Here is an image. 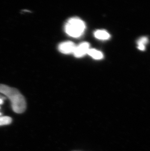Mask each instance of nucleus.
Returning <instances> with one entry per match:
<instances>
[{
	"label": "nucleus",
	"instance_id": "423d86ee",
	"mask_svg": "<svg viewBox=\"0 0 150 151\" xmlns=\"http://www.w3.org/2000/svg\"><path fill=\"white\" fill-rule=\"evenodd\" d=\"M87 54L90 56L92 58L96 60H99L103 58L104 55L101 52L96 50V49H89L88 50Z\"/></svg>",
	"mask_w": 150,
	"mask_h": 151
},
{
	"label": "nucleus",
	"instance_id": "1a4fd4ad",
	"mask_svg": "<svg viewBox=\"0 0 150 151\" xmlns=\"http://www.w3.org/2000/svg\"><path fill=\"white\" fill-rule=\"evenodd\" d=\"M4 99H5V97L0 95V105H1L3 104ZM0 109H1V107H0Z\"/></svg>",
	"mask_w": 150,
	"mask_h": 151
},
{
	"label": "nucleus",
	"instance_id": "20e7f679",
	"mask_svg": "<svg viewBox=\"0 0 150 151\" xmlns=\"http://www.w3.org/2000/svg\"><path fill=\"white\" fill-rule=\"evenodd\" d=\"M76 47L75 44L72 42H65L59 45V50L64 54H70L74 52Z\"/></svg>",
	"mask_w": 150,
	"mask_h": 151
},
{
	"label": "nucleus",
	"instance_id": "39448f33",
	"mask_svg": "<svg viewBox=\"0 0 150 151\" xmlns=\"http://www.w3.org/2000/svg\"><path fill=\"white\" fill-rule=\"evenodd\" d=\"M95 37L99 40H106L110 38V35L104 30H98L94 33Z\"/></svg>",
	"mask_w": 150,
	"mask_h": 151
},
{
	"label": "nucleus",
	"instance_id": "0eeeda50",
	"mask_svg": "<svg viewBox=\"0 0 150 151\" xmlns=\"http://www.w3.org/2000/svg\"><path fill=\"white\" fill-rule=\"evenodd\" d=\"M148 43V39L146 37L140 38L137 41V48L140 50H145V45Z\"/></svg>",
	"mask_w": 150,
	"mask_h": 151
},
{
	"label": "nucleus",
	"instance_id": "7ed1b4c3",
	"mask_svg": "<svg viewBox=\"0 0 150 151\" xmlns=\"http://www.w3.org/2000/svg\"><path fill=\"white\" fill-rule=\"evenodd\" d=\"M89 44L87 42H83L79 44V46H76L74 50V56L76 58H80L82 57L87 53L89 50Z\"/></svg>",
	"mask_w": 150,
	"mask_h": 151
},
{
	"label": "nucleus",
	"instance_id": "f03ea898",
	"mask_svg": "<svg viewBox=\"0 0 150 151\" xmlns=\"http://www.w3.org/2000/svg\"><path fill=\"white\" fill-rule=\"evenodd\" d=\"M64 29L68 35L74 38H78L82 35L85 30V23L78 18H72L68 20Z\"/></svg>",
	"mask_w": 150,
	"mask_h": 151
},
{
	"label": "nucleus",
	"instance_id": "6e6552de",
	"mask_svg": "<svg viewBox=\"0 0 150 151\" xmlns=\"http://www.w3.org/2000/svg\"><path fill=\"white\" fill-rule=\"evenodd\" d=\"M11 122V118L9 116H0V126L9 125Z\"/></svg>",
	"mask_w": 150,
	"mask_h": 151
},
{
	"label": "nucleus",
	"instance_id": "f257e3e1",
	"mask_svg": "<svg viewBox=\"0 0 150 151\" xmlns=\"http://www.w3.org/2000/svg\"><path fill=\"white\" fill-rule=\"evenodd\" d=\"M0 93L4 94L10 100L12 108L15 113L21 114L26 110V104L25 99L16 88L0 84Z\"/></svg>",
	"mask_w": 150,
	"mask_h": 151
}]
</instances>
